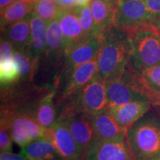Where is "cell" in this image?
<instances>
[{
  "mask_svg": "<svg viewBox=\"0 0 160 160\" xmlns=\"http://www.w3.org/2000/svg\"><path fill=\"white\" fill-rule=\"evenodd\" d=\"M0 160H29L25 155L20 153L19 154L12 153L11 151L1 152Z\"/></svg>",
  "mask_w": 160,
  "mask_h": 160,
  "instance_id": "cell-31",
  "label": "cell"
},
{
  "mask_svg": "<svg viewBox=\"0 0 160 160\" xmlns=\"http://www.w3.org/2000/svg\"><path fill=\"white\" fill-rule=\"evenodd\" d=\"M62 122L71 132L77 142L85 151L99 139L91 119V114L84 112L73 113L57 119Z\"/></svg>",
  "mask_w": 160,
  "mask_h": 160,
  "instance_id": "cell-7",
  "label": "cell"
},
{
  "mask_svg": "<svg viewBox=\"0 0 160 160\" xmlns=\"http://www.w3.org/2000/svg\"><path fill=\"white\" fill-rule=\"evenodd\" d=\"M45 137L53 142L62 160H84L85 151L79 145L67 127L57 121L53 127L46 129Z\"/></svg>",
  "mask_w": 160,
  "mask_h": 160,
  "instance_id": "cell-9",
  "label": "cell"
},
{
  "mask_svg": "<svg viewBox=\"0 0 160 160\" xmlns=\"http://www.w3.org/2000/svg\"><path fill=\"white\" fill-rule=\"evenodd\" d=\"M53 96L54 92H51L40 102L35 115L38 122L45 129L51 128L57 122Z\"/></svg>",
  "mask_w": 160,
  "mask_h": 160,
  "instance_id": "cell-21",
  "label": "cell"
},
{
  "mask_svg": "<svg viewBox=\"0 0 160 160\" xmlns=\"http://www.w3.org/2000/svg\"><path fill=\"white\" fill-rule=\"evenodd\" d=\"M91 0H77V6L78 8H83L88 6L91 4Z\"/></svg>",
  "mask_w": 160,
  "mask_h": 160,
  "instance_id": "cell-34",
  "label": "cell"
},
{
  "mask_svg": "<svg viewBox=\"0 0 160 160\" xmlns=\"http://www.w3.org/2000/svg\"><path fill=\"white\" fill-rule=\"evenodd\" d=\"M35 2L17 0L1 11V23L2 26L10 25L24 19L34 11Z\"/></svg>",
  "mask_w": 160,
  "mask_h": 160,
  "instance_id": "cell-20",
  "label": "cell"
},
{
  "mask_svg": "<svg viewBox=\"0 0 160 160\" xmlns=\"http://www.w3.org/2000/svg\"><path fill=\"white\" fill-rule=\"evenodd\" d=\"M117 2L116 0H91L90 4L97 35H103L113 23Z\"/></svg>",
  "mask_w": 160,
  "mask_h": 160,
  "instance_id": "cell-15",
  "label": "cell"
},
{
  "mask_svg": "<svg viewBox=\"0 0 160 160\" xmlns=\"http://www.w3.org/2000/svg\"><path fill=\"white\" fill-rule=\"evenodd\" d=\"M155 99L154 102H153L155 103V105L158 107V110L160 111V93L159 92V95L158 96H154Z\"/></svg>",
  "mask_w": 160,
  "mask_h": 160,
  "instance_id": "cell-35",
  "label": "cell"
},
{
  "mask_svg": "<svg viewBox=\"0 0 160 160\" xmlns=\"http://www.w3.org/2000/svg\"><path fill=\"white\" fill-rule=\"evenodd\" d=\"M134 160H160V111L150 110L126 131Z\"/></svg>",
  "mask_w": 160,
  "mask_h": 160,
  "instance_id": "cell-1",
  "label": "cell"
},
{
  "mask_svg": "<svg viewBox=\"0 0 160 160\" xmlns=\"http://www.w3.org/2000/svg\"><path fill=\"white\" fill-rule=\"evenodd\" d=\"M21 153L29 160H62L53 142L48 137H41L22 148Z\"/></svg>",
  "mask_w": 160,
  "mask_h": 160,
  "instance_id": "cell-17",
  "label": "cell"
},
{
  "mask_svg": "<svg viewBox=\"0 0 160 160\" xmlns=\"http://www.w3.org/2000/svg\"><path fill=\"white\" fill-rule=\"evenodd\" d=\"M150 101H134L117 107L109 108L108 111L117 123L127 131L151 108Z\"/></svg>",
  "mask_w": 160,
  "mask_h": 160,
  "instance_id": "cell-12",
  "label": "cell"
},
{
  "mask_svg": "<svg viewBox=\"0 0 160 160\" xmlns=\"http://www.w3.org/2000/svg\"><path fill=\"white\" fill-rule=\"evenodd\" d=\"M84 160H134L127 137L118 141L99 139L86 151Z\"/></svg>",
  "mask_w": 160,
  "mask_h": 160,
  "instance_id": "cell-10",
  "label": "cell"
},
{
  "mask_svg": "<svg viewBox=\"0 0 160 160\" xmlns=\"http://www.w3.org/2000/svg\"><path fill=\"white\" fill-rule=\"evenodd\" d=\"M97 57L78 66L71 72L68 83L65 88V96H75L97 74Z\"/></svg>",
  "mask_w": 160,
  "mask_h": 160,
  "instance_id": "cell-16",
  "label": "cell"
},
{
  "mask_svg": "<svg viewBox=\"0 0 160 160\" xmlns=\"http://www.w3.org/2000/svg\"><path fill=\"white\" fill-rule=\"evenodd\" d=\"M119 28L105 32L102 43L98 54L97 76L103 79L122 73L125 70L130 55V42Z\"/></svg>",
  "mask_w": 160,
  "mask_h": 160,
  "instance_id": "cell-2",
  "label": "cell"
},
{
  "mask_svg": "<svg viewBox=\"0 0 160 160\" xmlns=\"http://www.w3.org/2000/svg\"><path fill=\"white\" fill-rule=\"evenodd\" d=\"M59 11L55 0H37L35 2L33 11L48 24L57 19Z\"/></svg>",
  "mask_w": 160,
  "mask_h": 160,
  "instance_id": "cell-23",
  "label": "cell"
},
{
  "mask_svg": "<svg viewBox=\"0 0 160 160\" xmlns=\"http://www.w3.org/2000/svg\"><path fill=\"white\" fill-rule=\"evenodd\" d=\"M28 55L25 50L16 49L13 53V61L19 78L27 79L33 70V59Z\"/></svg>",
  "mask_w": 160,
  "mask_h": 160,
  "instance_id": "cell-24",
  "label": "cell"
},
{
  "mask_svg": "<svg viewBox=\"0 0 160 160\" xmlns=\"http://www.w3.org/2000/svg\"><path fill=\"white\" fill-rule=\"evenodd\" d=\"M103 35H97L80 44L68 53V70L72 72L78 66L98 57L102 43Z\"/></svg>",
  "mask_w": 160,
  "mask_h": 160,
  "instance_id": "cell-14",
  "label": "cell"
},
{
  "mask_svg": "<svg viewBox=\"0 0 160 160\" xmlns=\"http://www.w3.org/2000/svg\"><path fill=\"white\" fill-rule=\"evenodd\" d=\"M152 17L144 0H119L113 24L119 28H137Z\"/></svg>",
  "mask_w": 160,
  "mask_h": 160,
  "instance_id": "cell-6",
  "label": "cell"
},
{
  "mask_svg": "<svg viewBox=\"0 0 160 160\" xmlns=\"http://www.w3.org/2000/svg\"><path fill=\"white\" fill-rule=\"evenodd\" d=\"M125 71V70L106 79L108 108L134 101H149L146 93L133 85Z\"/></svg>",
  "mask_w": 160,
  "mask_h": 160,
  "instance_id": "cell-5",
  "label": "cell"
},
{
  "mask_svg": "<svg viewBox=\"0 0 160 160\" xmlns=\"http://www.w3.org/2000/svg\"><path fill=\"white\" fill-rule=\"evenodd\" d=\"M151 15L160 14V0H144Z\"/></svg>",
  "mask_w": 160,
  "mask_h": 160,
  "instance_id": "cell-30",
  "label": "cell"
},
{
  "mask_svg": "<svg viewBox=\"0 0 160 160\" xmlns=\"http://www.w3.org/2000/svg\"><path fill=\"white\" fill-rule=\"evenodd\" d=\"M60 10H72L77 6V0H55Z\"/></svg>",
  "mask_w": 160,
  "mask_h": 160,
  "instance_id": "cell-32",
  "label": "cell"
},
{
  "mask_svg": "<svg viewBox=\"0 0 160 160\" xmlns=\"http://www.w3.org/2000/svg\"><path fill=\"white\" fill-rule=\"evenodd\" d=\"M13 51L11 42L7 39H2L0 48V59H13Z\"/></svg>",
  "mask_w": 160,
  "mask_h": 160,
  "instance_id": "cell-29",
  "label": "cell"
},
{
  "mask_svg": "<svg viewBox=\"0 0 160 160\" xmlns=\"http://www.w3.org/2000/svg\"><path fill=\"white\" fill-rule=\"evenodd\" d=\"M95 131L100 139L105 141H118L127 137L125 129L120 126L108 111L99 114H91Z\"/></svg>",
  "mask_w": 160,
  "mask_h": 160,
  "instance_id": "cell-13",
  "label": "cell"
},
{
  "mask_svg": "<svg viewBox=\"0 0 160 160\" xmlns=\"http://www.w3.org/2000/svg\"><path fill=\"white\" fill-rule=\"evenodd\" d=\"M82 28L85 33L86 39H91L95 36H97L94 30V21L93 14L89 6L83 8H78L77 10Z\"/></svg>",
  "mask_w": 160,
  "mask_h": 160,
  "instance_id": "cell-25",
  "label": "cell"
},
{
  "mask_svg": "<svg viewBox=\"0 0 160 160\" xmlns=\"http://www.w3.org/2000/svg\"><path fill=\"white\" fill-rule=\"evenodd\" d=\"M31 26V44L30 54L33 57H38L47 51L48 24L33 11L30 19Z\"/></svg>",
  "mask_w": 160,
  "mask_h": 160,
  "instance_id": "cell-18",
  "label": "cell"
},
{
  "mask_svg": "<svg viewBox=\"0 0 160 160\" xmlns=\"http://www.w3.org/2000/svg\"><path fill=\"white\" fill-rule=\"evenodd\" d=\"M75 96L77 98L74 103L68 108L67 113H63L59 119L79 112L96 115L108 109L106 80L97 74Z\"/></svg>",
  "mask_w": 160,
  "mask_h": 160,
  "instance_id": "cell-4",
  "label": "cell"
},
{
  "mask_svg": "<svg viewBox=\"0 0 160 160\" xmlns=\"http://www.w3.org/2000/svg\"><path fill=\"white\" fill-rule=\"evenodd\" d=\"M16 0H0V8H1V11H3L5 8H7L8 6L13 4Z\"/></svg>",
  "mask_w": 160,
  "mask_h": 160,
  "instance_id": "cell-33",
  "label": "cell"
},
{
  "mask_svg": "<svg viewBox=\"0 0 160 160\" xmlns=\"http://www.w3.org/2000/svg\"><path fill=\"white\" fill-rule=\"evenodd\" d=\"M131 63L142 72L160 64V35L152 27H141L129 37Z\"/></svg>",
  "mask_w": 160,
  "mask_h": 160,
  "instance_id": "cell-3",
  "label": "cell"
},
{
  "mask_svg": "<svg viewBox=\"0 0 160 160\" xmlns=\"http://www.w3.org/2000/svg\"><path fill=\"white\" fill-rule=\"evenodd\" d=\"M30 19L31 15L8 26L6 38L12 45L17 47V49L25 50L26 46L30 47L31 39Z\"/></svg>",
  "mask_w": 160,
  "mask_h": 160,
  "instance_id": "cell-19",
  "label": "cell"
},
{
  "mask_svg": "<svg viewBox=\"0 0 160 160\" xmlns=\"http://www.w3.org/2000/svg\"><path fill=\"white\" fill-rule=\"evenodd\" d=\"M1 123L8 126L13 142L21 148L46 135V129L40 125L35 117L28 114L17 115L10 123L5 121H2Z\"/></svg>",
  "mask_w": 160,
  "mask_h": 160,
  "instance_id": "cell-8",
  "label": "cell"
},
{
  "mask_svg": "<svg viewBox=\"0 0 160 160\" xmlns=\"http://www.w3.org/2000/svg\"><path fill=\"white\" fill-rule=\"evenodd\" d=\"M13 142L8 126L1 123V131H0V148H1V152L11 151Z\"/></svg>",
  "mask_w": 160,
  "mask_h": 160,
  "instance_id": "cell-28",
  "label": "cell"
},
{
  "mask_svg": "<svg viewBox=\"0 0 160 160\" xmlns=\"http://www.w3.org/2000/svg\"><path fill=\"white\" fill-rule=\"evenodd\" d=\"M142 75L150 88L160 93V64L145 70Z\"/></svg>",
  "mask_w": 160,
  "mask_h": 160,
  "instance_id": "cell-27",
  "label": "cell"
},
{
  "mask_svg": "<svg viewBox=\"0 0 160 160\" xmlns=\"http://www.w3.org/2000/svg\"><path fill=\"white\" fill-rule=\"evenodd\" d=\"M65 53V41L59 22L56 19L48 23V45L46 53Z\"/></svg>",
  "mask_w": 160,
  "mask_h": 160,
  "instance_id": "cell-22",
  "label": "cell"
},
{
  "mask_svg": "<svg viewBox=\"0 0 160 160\" xmlns=\"http://www.w3.org/2000/svg\"><path fill=\"white\" fill-rule=\"evenodd\" d=\"M19 78L13 64V59H0V82L1 85L14 82Z\"/></svg>",
  "mask_w": 160,
  "mask_h": 160,
  "instance_id": "cell-26",
  "label": "cell"
},
{
  "mask_svg": "<svg viewBox=\"0 0 160 160\" xmlns=\"http://www.w3.org/2000/svg\"><path fill=\"white\" fill-rule=\"evenodd\" d=\"M73 10H60L57 17L65 37L67 54L75 47L88 41L80 24L77 11Z\"/></svg>",
  "mask_w": 160,
  "mask_h": 160,
  "instance_id": "cell-11",
  "label": "cell"
}]
</instances>
